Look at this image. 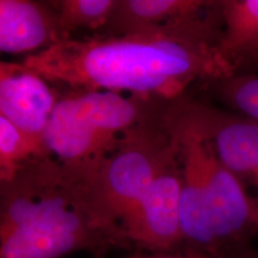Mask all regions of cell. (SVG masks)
Returning a JSON list of instances; mask_svg holds the SVG:
<instances>
[{"instance_id":"obj_2","label":"cell","mask_w":258,"mask_h":258,"mask_svg":"<svg viewBox=\"0 0 258 258\" xmlns=\"http://www.w3.org/2000/svg\"><path fill=\"white\" fill-rule=\"evenodd\" d=\"M99 171L41 156L0 183V258L129 249L131 241L103 199Z\"/></svg>"},{"instance_id":"obj_15","label":"cell","mask_w":258,"mask_h":258,"mask_svg":"<svg viewBox=\"0 0 258 258\" xmlns=\"http://www.w3.org/2000/svg\"><path fill=\"white\" fill-rule=\"evenodd\" d=\"M234 258H258V251L252 249L251 246L245 247Z\"/></svg>"},{"instance_id":"obj_10","label":"cell","mask_w":258,"mask_h":258,"mask_svg":"<svg viewBox=\"0 0 258 258\" xmlns=\"http://www.w3.org/2000/svg\"><path fill=\"white\" fill-rule=\"evenodd\" d=\"M222 34L218 50L233 71L258 66V0H221Z\"/></svg>"},{"instance_id":"obj_3","label":"cell","mask_w":258,"mask_h":258,"mask_svg":"<svg viewBox=\"0 0 258 258\" xmlns=\"http://www.w3.org/2000/svg\"><path fill=\"white\" fill-rule=\"evenodd\" d=\"M158 101L111 91L73 90L59 97L43 134L44 145L63 165L98 170Z\"/></svg>"},{"instance_id":"obj_14","label":"cell","mask_w":258,"mask_h":258,"mask_svg":"<svg viewBox=\"0 0 258 258\" xmlns=\"http://www.w3.org/2000/svg\"><path fill=\"white\" fill-rule=\"evenodd\" d=\"M124 258H212L207 254L198 252V251L183 246L182 249L170 252H148V253H135Z\"/></svg>"},{"instance_id":"obj_9","label":"cell","mask_w":258,"mask_h":258,"mask_svg":"<svg viewBox=\"0 0 258 258\" xmlns=\"http://www.w3.org/2000/svg\"><path fill=\"white\" fill-rule=\"evenodd\" d=\"M212 4L206 0H117L110 18L97 34L125 36L151 31L196 17Z\"/></svg>"},{"instance_id":"obj_8","label":"cell","mask_w":258,"mask_h":258,"mask_svg":"<svg viewBox=\"0 0 258 258\" xmlns=\"http://www.w3.org/2000/svg\"><path fill=\"white\" fill-rule=\"evenodd\" d=\"M50 2L0 0V50L6 54L40 53L62 42Z\"/></svg>"},{"instance_id":"obj_1","label":"cell","mask_w":258,"mask_h":258,"mask_svg":"<svg viewBox=\"0 0 258 258\" xmlns=\"http://www.w3.org/2000/svg\"><path fill=\"white\" fill-rule=\"evenodd\" d=\"M221 34L220 5L213 2L196 17L125 36L72 37L22 62L49 83L72 90L172 101L199 80L234 76L219 54Z\"/></svg>"},{"instance_id":"obj_4","label":"cell","mask_w":258,"mask_h":258,"mask_svg":"<svg viewBox=\"0 0 258 258\" xmlns=\"http://www.w3.org/2000/svg\"><path fill=\"white\" fill-rule=\"evenodd\" d=\"M161 102L122 138L99 171L103 199L120 226L153 180L182 159L179 137L161 117Z\"/></svg>"},{"instance_id":"obj_11","label":"cell","mask_w":258,"mask_h":258,"mask_svg":"<svg viewBox=\"0 0 258 258\" xmlns=\"http://www.w3.org/2000/svg\"><path fill=\"white\" fill-rule=\"evenodd\" d=\"M50 156L43 138L18 129L0 116V183L8 182L36 157Z\"/></svg>"},{"instance_id":"obj_7","label":"cell","mask_w":258,"mask_h":258,"mask_svg":"<svg viewBox=\"0 0 258 258\" xmlns=\"http://www.w3.org/2000/svg\"><path fill=\"white\" fill-rule=\"evenodd\" d=\"M59 97L47 79L23 62L0 63V116L21 131L43 138Z\"/></svg>"},{"instance_id":"obj_6","label":"cell","mask_w":258,"mask_h":258,"mask_svg":"<svg viewBox=\"0 0 258 258\" xmlns=\"http://www.w3.org/2000/svg\"><path fill=\"white\" fill-rule=\"evenodd\" d=\"M182 159L160 173L122 222L132 246L147 252H170L183 247L180 230Z\"/></svg>"},{"instance_id":"obj_5","label":"cell","mask_w":258,"mask_h":258,"mask_svg":"<svg viewBox=\"0 0 258 258\" xmlns=\"http://www.w3.org/2000/svg\"><path fill=\"white\" fill-rule=\"evenodd\" d=\"M160 111L169 127L205 139L228 169L251 177L258 188L257 121L185 95L163 101Z\"/></svg>"},{"instance_id":"obj_12","label":"cell","mask_w":258,"mask_h":258,"mask_svg":"<svg viewBox=\"0 0 258 258\" xmlns=\"http://www.w3.org/2000/svg\"><path fill=\"white\" fill-rule=\"evenodd\" d=\"M55 9L59 30L63 41L79 30L101 31L110 18L117 0H57Z\"/></svg>"},{"instance_id":"obj_13","label":"cell","mask_w":258,"mask_h":258,"mask_svg":"<svg viewBox=\"0 0 258 258\" xmlns=\"http://www.w3.org/2000/svg\"><path fill=\"white\" fill-rule=\"evenodd\" d=\"M219 98L238 114L258 122V74L245 73L211 82Z\"/></svg>"}]
</instances>
